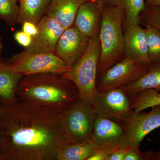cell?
<instances>
[{"label": "cell", "instance_id": "obj_29", "mask_svg": "<svg viewBox=\"0 0 160 160\" xmlns=\"http://www.w3.org/2000/svg\"><path fill=\"white\" fill-rule=\"evenodd\" d=\"M111 154L108 152L98 149L87 160H108Z\"/></svg>", "mask_w": 160, "mask_h": 160}, {"label": "cell", "instance_id": "obj_33", "mask_svg": "<svg viewBox=\"0 0 160 160\" xmlns=\"http://www.w3.org/2000/svg\"><path fill=\"white\" fill-rule=\"evenodd\" d=\"M3 48V44L2 43V42L0 41V55L1 54V52H2V49Z\"/></svg>", "mask_w": 160, "mask_h": 160}, {"label": "cell", "instance_id": "obj_7", "mask_svg": "<svg viewBox=\"0 0 160 160\" xmlns=\"http://www.w3.org/2000/svg\"><path fill=\"white\" fill-rule=\"evenodd\" d=\"M135 98L125 87L97 92L94 107L98 113L124 123L133 113Z\"/></svg>", "mask_w": 160, "mask_h": 160}, {"label": "cell", "instance_id": "obj_22", "mask_svg": "<svg viewBox=\"0 0 160 160\" xmlns=\"http://www.w3.org/2000/svg\"><path fill=\"white\" fill-rule=\"evenodd\" d=\"M17 2V0H0V19L9 26L17 24L20 8Z\"/></svg>", "mask_w": 160, "mask_h": 160}, {"label": "cell", "instance_id": "obj_1", "mask_svg": "<svg viewBox=\"0 0 160 160\" xmlns=\"http://www.w3.org/2000/svg\"><path fill=\"white\" fill-rule=\"evenodd\" d=\"M61 110L18 98L0 104V160H57L71 143Z\"/></svg>", "mask_w": 160, "mask_h": 160}, {"label": "cell", "instance_id": "obj_3", "mask_svg": "<svg viewBox=\"0 0 160 160\" xmlns=\"http://www.w3.org/2000/svg\"><path fill=\"white\" fill-rule=\"evenodd\" d=\"M124 20L122 8L110 5L103 8L99 34L101 51L98 76L125 58Z\"/></svg>", "mask_w": 160, "mask_h": 160}, {"label": "cell", "instance_id": "obj_8", "mask_svg": "<svg viewBox=\"0 0 160 160\" xmlns=\"http://www.w3.org/2000/svg\"><path fill=\"white\" fill-rule=\"evenodd\" d=\"M92 141L99 149L111 153L120 148L129 146L128 133L124 123L98 112Z\"/></svg>", "mask_w": 160, "mask_h": 160}, {"label": "cell", "instance_id": "obj_15", "mask_svg": "<svg viewBox=\"0 0 160 160\" xmlns=\"http://www.w3.org/2000/svg\"><path fill=\"white\" fill-rule=\"evenodd\" d=\"M85 2L84 0H51L45 15L67 29L73 26L78 10Z\"/></svg>", "mask_w": 160, "mask_h": 160}, {"label": "cell", "instance_id": "obj_10", "mask_svg": "<svg viewBox=\"0 0 160 160\" xmlns=\"http://www.w3.org/2000/svg\"><path fill=\"white\" fill-rule=\"evenodd\" d=\"M89 41L88 38L72 26L65 29L60 37L53 53L70 69L85 53Z\"/></svg>", "mask_w": 160, "mask_h": 160}, {"label": "cell", "instance_id": "obj_37", "mask_svg": "<svg viewBox=\"0 0 160 160\" xmlns=\"http://www.w3.org/2000/svg\"><path fill=\"white\" fill-rule=\"evenodd\" d=\"M1 37H0V39H1Z\"/></svg>", "mask_w": 160, "mask_h": 160}, {"label": "cell", "instance_id": "obj_32", "mask_svg": "<svg viewBox=\"0 0 160 160\" xmlns=\"http://www.w3.org/2000/svg\"><path fill=\"white\" fill-rule=\"evenodd\" d=\"M152 160H160V149L158 151H152Z\"/></svg>", "mask_w": 160, "mask_h": 160}, {"label": "cell", "instance_id": "obj_12", "mask_svg": "<svg viewBox=\"0 0 160 160\" xmlns=\"http://www.w3.org/2000/svg\"><path fill=\"white\" fill-rule=\"evenodd\" d=\"M38 34L31 45L24 51L29 53L53 52L59 39L65 29L57 21L45 15L37 24Z\"/></svg>", "mask_w": 160, "mask_h": 160}, {"label": "cell", "instance_id": "obj_23", "mask_svg": "<svg viewBox=\"0 0 160 160\" xmlns=\"http://www.w3.org/2000/svg\"><path fill=\"white\" fill-rule=\"evenodd\" d=\"M149 59L152 63L160 62V32L151 26H146Z\"/></svg>", "mask_w": 160, "mask_h": 160}, {"label": "cell", "instance_id": "obj_4", "mask_svg": "<svg viewBox=\"0 0 160 160\" xmlns=\"http://www.w3.org/2000/svg\"><path fill=\"white\" fill-rule=\"evenodd\" d=\"M101 51L98 35L89 39L85 53L77 62L62 75L63 78L71 81L77 87L80 99L92 106H94L97 93L98 65Z\"/></svg>", "mask_w": 160, "mask_h": 160}, {"label": "cell", "instance_id": "obj_5", "mask_svg": "<svg viewBox=\"0 0 160 160\" xmlns=\"http://www.w3.org/2000/svg\"><path fill=\"white\" fill-rule=\"evenodd\" d=\"M96 110L80 99L61 112L62 122L71 143L91 142Z\"/></svg>", "mask_w": 160, "mask_h": 160}, {"label": "cell", "instance_id": "obj_35", "mask_svg": "<svg viewBox=\"0 0 160 160\" xmlns=\"http://www.w3.org/2000/svg\"><path fill=\"white\" fill-rule=\"evenodd\" d=\"M17 1H20V0H17Z\"/></svg>", "mask_w": 160, "mask_h": 160}, {"label": "cell", "instance_id": "obj_28", "mask_svg": "<svg viewBox=\"0 0 160 160\" xmlns=\"http://www.w3.org/2000/svg\"><path fill=\"white\" fill-rule=\"evenodd\" d=\"M129 148L128 146L117 149L111 153L108 160H124Z\"/></svg>", "mask_w": 160, "mask_h": 160}, {"label": "cell", "instance_id": "obj_31", "mask_svg": "<svg viewBox=\"0 0 160 160\" xmlns=\"http://www.w3.org/2000/svg\"><path fill=\"white\" fill-rule=\"evenodd\" d=\"M146 6H160V0H150L149 2L146 3Z\"/></svg>", "mask_w": 160, "mask_h": 160}, {"label": "cell", "instance_id": "obj_6", "mask_svg": "<svg viewBox=\"0 0 160 160\" xmlns=\"http://www.w3.org/2000/svg\"><path fill=\"white\" fill-rule=\"evenodd\" d=\"M9 64L12 69L24 76L48 73L63 75L69 69L53 52L23 51L13 56Z\"/></svg>", "mask_w": 160, "mask_h": 160}, {"label": "cell", "instance_id": "obj_20", "mask_svg": "<svg viewBox=\"0 0 160 160\" xmlns=\"http://www.w3.org/2000/svg\"><path fill=\"white\" fill-rule=\"evenodd\" d=\"M99 149L92 141L86 143H69L58 152L57 160H87Z\"/></svg>", "mask_w": 160, "mask_h": 160}, {"label": "cell", "instance_id": "obj_30", "mask_svg": "<svg viewBox=\"0 0 160 160\" xmlns=\"http://www.w3.org/2000/svg\"><path fill=\"white\" fill-rule=\"evenodd\" d=\"M86 2H91L98 4L104 8L109 5L110 0H84Z\"/></svg>", "mask_w": 160, "mask_h": 160}, {"label": "cell", "instance_id": "obj_9", "mask_svg": "<svg viewBox=\"0 0 160 160\" xmlns=\"http://www.w3.org/2000/svg\"><path fill=\"white\" fill-rule=\"evenodd\" d=\"M149 66H141L125 58L98 77L97 92L128 86L139 78Z\"/></svg>", "mask_w": 160, "mask_h": 160}, {"label": "cell", "instance_id": "obj_14", "mask_svg": "<svg viewBox=\"0 0 160 160\" xmlns=\"http://www.w3.org/2000/svg\"><path fill=\"white\" fill-rule=\"evenodd\" d=\"M103 8L95 3L85 2L80 6L73 26L90 39L100 34Z\"/></svg>", "mask_w": 160, "mask_h": 160}, {"label": "cell", "instance_id": "obj_27", "mask_svg": "<svg viewBox=\"0 0 160 160\" xmlns=\"http://www.w3.org/2000/svg\"><path fill=\"white\" fill-rule=\"evenodd\" d=\"M22 31L31 36L32 37H34L38 34V29L37 25L34 23L29 22H26L22 24Z\"/></svg>", "mask_w": 160, "mask_h": 160}, {"label": "cell", "instance_id": "obj_11", "mask_svg": "<svg viewBox=\"0 0 160 160\" xmlns=\"http://www.w3.org/2000/svg\"><path fill=\"white\" fill-rule=\"evenodd\" d=\"M149 112H133L124 122L129 146L139 148L146 135L160 127V105L151 107Z\"/></svg>", "mask_w": 160, "mask_h": 160}, {"label": "cell", "instance_id": "obj_26", "mask_svg": "<svg viewBox=\"0 0 160 160\" xmlns=\"http://www.w3.org/2000/svg\"><path fill=\"white\" fill-rule=\"evenodd\" d=\"M124 160H145V152H141L139 148L129 146Z\"/></svg>", "mask_w": 160, "mask_h": 160}, {"label": "cell", "instance_id": "obj_36", "mask_svg": "<svg viewBox=\"0 0 160 160\" xmlns=\"http://www.w3.org/2000/svg\"><path fill=\"white\" fill-rule=\"evenodd\" d=\"M0 104H1V101H0Z\"/></svg>", "mask_w": 160, "mask_h": 160}, {"label": "cell", "instance_id": "obj_18", "mask_svg": "<svg viewBox=\"0 0 160 160\" xmlns=\"http://www.w3.org/2000/svg\"><path fill=\"white\" fill-rule=\"evenodd\" d=\"M146 0H110L109 5L122 8L125 12L124 31L140 25V16L146 8Z\"/></svg>", "mask_w": 160, "mask_h": 160}, {"label": "cell", "instance_id": "obj_17", "mask_svg": "<svg viewBox=\"0 0 160 160\" xmlns=\"http://www.w3.org/2000/svg\"><path fill=\"white\" fill-rule=\"evenodd\" d=\"M51 0H20L19 12L17 24L26 22L37 25L39 21L46 14Z\"/></svg>", "mask_w": 160, "mask_h": 160}, {"label": "cell", "instance_id": "obj_2", "mask_svg": "<svg viewBox=\"0 0 160 160\" xmlns=\"http://www.w3.org/2000/svg\"><path fill=\"white\" fill-rule=\"evenodd\" d=\"M19 99L63 111L79 99L75 85L62 75L41 73L25 76L18 86Z\"/></svg>", "mask_w": 160, "mask_h": 160}, {"label": "cell", "instance_id": "obj_21", "mask_svg": "<svg viewBox=\"0 0 160 160\" xmlns=\"http://www.w3.org/2000/svg\"><path fill=\"white\" fill-rule=\"evenodd\" d=\"M158 105H160V92L153 89H145L136 95L133 112H141Z\"/></svg>", "mask_w": 160, "mask_h": 160}, {"label": "cell", "instance_id": "obj_34", "mask_svg": "<svg viewBox=\"0 0 160 160\" xmlns=\"http://www.w3.org/2000/svg\"><path fill=\"white\" fill-rule=\"evenodd\" d=\"M150 0H146V3L149 2H150Z\"/></svg>", "mask_w": 160, "mask_h": 160}, {"label": "cell", "instance_id": "obj_25", "mask_svg": "<svg viewBox=\"0 0 160 160\" xmlns=\"http://www.w3.org/2000/svg\"><path fill=\"white\" fill-rule=\"evenodd\" d=\"M14 38L21 46L26 48L31 45L33 37L22 30L15 33Z\"/></svg>", "mask_w": 160, "mask_h": 160}, {"label": "cell", "instance_id": "obj_13", "mask_svg": "<svg viewBox=\"0 0 160 160\" xmlns=\"http://www.w3.org/2000/svg\"><path fill=\"white\" fill-rule=\"evenodd\" d=\"M125 57L141 66H149L152 63L148 52L145 29L139 24L124 31Z\"/></svg>", "mask_w": 160, "mask_h": 160}, {"label": "cell", "instance_id": "obj_24", "mask_svg": "<svg viewBox=\"0 0 160 160\" xmlns=\"http://www.w3.org/2000/svg\"><path fill=\"white\" fill-rule=\"evenodd\" d=\"M153 27L160 32V6H146L140 16V25Z\"/></svg>", "mask_w": 160, "mask_h": 160}, {"label": "cell", "instance_id": "obj_19", "mask_svg": "<svg viewBox=\"0 0 160 160\" xmlns=\"http://www.w3.org/2000/svg\"><path fill=\"white\" fill-rule=\"evenodd\" d=\"M125 87L136 95L145 89H153L160 92V62L152 63L139 78Z\"/></svg>", "mask_w": 160, "mask_h": 160}, {"label": "cell", "instance_id": "obj_16", "mask_svg": "<svg viewBox=\"0 0 160 160\" xmlns=\"http://www.w3.org/2000/svg\"><path fill=\"white\" fill-rule=\"evenodd\" d=\"M24 76L11 69L9 64L0 61V101L10 102L17 99V91Z\"/></svg>", "mask_w": 160, "mask_h": 160}]
</instances>
